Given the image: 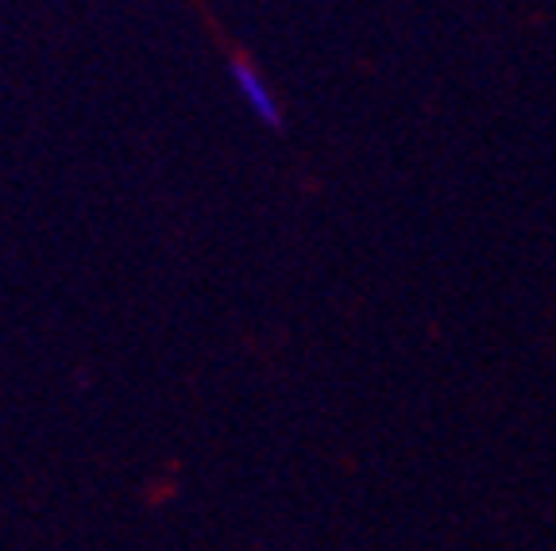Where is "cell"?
<instances>
[{
	"label": "cell",
	"instance_id": "1",
	"mask_svg": "<svg viewBox=\"0 0 556 551\" xmlns=\"http://www.w3.org/2000/svg\"><path fill=\"white\" fill-rule=\"evenodd\" d=\"M232 86H236V93H240V101L248 104V108H252V113L260 116L267 128H278V120H282L278 97H275V89L267 86V78H263L252 62H243V59L232 62Z\"/></svg>",
	"mask_w": 556,
	"mask_h": 551
}]
</instances>
